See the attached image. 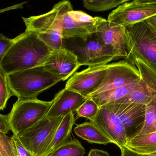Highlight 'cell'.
<instances>
[{
    "mask_svg": "<svg viewBox=\"0 0 156 156\" xmlns=\"http://www.w3.org/2000/svg\"><path fill=\"white\" fill-rule=\"evenodd\" d=\"M76 136L91 143L107 145L112 143L111 140L92 121L77 125L74 128Z\"/></svg>",
    "mask_w": 156,
    "mask_h": 156,
    "instance_id": "d6986e66",
    "label": "cell"
},
{
    "mask_svg": "<svg viewBox=\"0 0 156 156\" xmlns=\"http://www.w3.org/2000/svg\"><path fill=\"white\" fill-rule=\"evenodd\" d=\"M44 66L49 73L64 81L72 76L81 66L77 56L63 47L52 52Z\"/></svg>",
    "mask_w": 156,
    "mask_h": 156,
    "instance_id": "9a60e30c",
    "label": "cell"
},
{
    "mask_svg": "<svg viewBox=\"0 0 156 156\" xmlns=\"http://www.w3.org/2000/svg\"><path fill=\"white\" fill-rule=\"evenodd\" d=\"M139 81L88 98H92L100 107L126 96L137 86Z\"/></svg>",
    "mask_w": 156,
    "mask_h": 156,
    "instance_id": "44dd1931",
    "label": "cell"
},
{
    "mask_svg": "<svg viewBox=\"0 0 156 156\" xmlns=\"http://www.w3.org/2000/svg\"><path fill=\"white\" fill-rule=\"evenodd\" d=\"M75 123V119L74 112L64 116L51 143L42 156H49L55 150L69 140Z\"/></svg>",
    "mask_w": 156,
    "mask_h": 156,
    "instance_id": "ac0fdd59",
    "label": "cell"
},
{
    "mask_svg": "<svg viewBox=\"0 0 156 156\" xmlns=\"http://www.w3.org/2000/svg\"><path fill=\"white\" fill-rule=\"evenodd\" d=\"M127 62L135 65L139 71L138 85L126 96L109 104L134 103L146 105L156 97V69L140 57H133Z\"/></svg>",
    "mask_w": 156,
    "mask_h": 156,
    "instance_id": "ba28073f",
    "label": "cell"
},
{
    "mask_svg": "<svg viewBox=\"0 0 156 156\" xmlns=\"http://www.w3.org/2000/svg\"><path fill=\"white\" fill-rule=\"evenodd\" d=\"M147 20L153 28L156 29V15L148 19Z\"/></svg>",
    "mask_w": 156,
    "mask_h": 156,
    "instance_id": "d590c367",
    "label": "cell"
},
{
    "mask_svg": "<svg viewBox=\"0 0 156 156\" xmlns=\"http://www.w3.org/2000/svg\"><path fill=\"white\" fill-rule=\"evenodd\" d=\"M64 116L50 118L45 115L18 137L34 156H42Z\"/></svg>",
    "mask_w": 156,
    "mask_h": 156,
    "instance_id": "52a82bcc",
    "label": "cell"
},
{
    "mask_svg": "<svg viewBox=\"0 0 156 156\" xmlns=\"http://www.w3.org/2000/svg\"><path fill=\"white\" fill-rule=\"evenodd\" d=\"M94 123L119 148L126 147L128 142L125 128L116 115L106 105L99 107Z\"/></svg>",
    "mask_w": 156,
    "mask_h": 156,
    "instance_id": "4fadbf2b",
    "label": "cell"
},
{
    "mask_svg": "<svg viewBox=\"0 0 156 156\" xmlns=\"http://www.w3.org/2000/svg\"><path fill=\"white\" fill-rule=\"evenodd\" d=\"M25 3H20V4H18V5H14V6H12V7L3 9L1 10V12H4L7 11L9 10L14 9H22V8H23V4Z\"/></svg>",
    "mask_w": 156,
    "mask_h": 156,
    "instance_id": "836d02e7",
    "label": "cell"
},
{
    "mask_svg": "<svg viewBox=\"0 0 156 156\" xmlns=\"http://www.w3.org/2000/svg\"><path fill=\"white\" fill-rule=\"evenodd\" d=\"M126 147L140 154L156 153V131L134 138L127 142Z\"/></svg>",
    "mask_w": 156,
    "mask_h": 156,
    "instance_id": "ffe728a7",
    "label": "cell"
},
{
    "mask_svg": "<svg viewBox=\"0 0 156 156\" xmlns=\"http://www.w3.org/2000/svg\"><path fill=\"white\" fill-rule=\"evenodd\" d=\"M69 14L91 34L95 33L98 26L106 20L101 17H92L85 12L80 11H74L73 9L70 10Z\"/></svg>",
    "mask_w": 156,
    "mask_h": 156,
    "instance_id": "7402d4cb",
    "label": "cell"
},
{
    "mask_svg": "<svg viewBox=\"0 0 156 156\" xmlns=\"http://www.w3.org/2000/svg\"><path fill=\"white\" fill-rule=\"evenodd\" d=\"M151 102L146 105V115L143 127L139 133L135 137L148 135L156 131L154 113Z\"/></svg>",
    "mask_w": 156,
    "mask_h": 156,
    "instance_id": "484cf974",
    "label": "cell"
},
{
    "mask_svg": "<svg viewBox=\"0 0 156 156\" xmlns=\"http://www.w3.org/2000/svg\"><path fill=\"white\" fill-rule=\"evenodd\" d=\"M149 155L151 156H156V153H151V154H149Z\"/></svg>",
    "mask_w": 156,
    "mask_h": 156,
    "instance_id": "8d00e7d4",
    "label": "cell"
},
{
    "mask_svg": "<svg viewBox=\"0 0 156 156\" xmlns=\"http://www.w3.org/2000/svg\"><path fill=\"white\" fill-rule=\"evenodd\" d=\"M129 0H90L83 1V6L93 12H104L116 9Z\"/></svg>",
    "mask_w": 156,
    "mask_h": 156,
    "instance_id": "cb8c5ba5",
    "label": "cell"
},
{
    "mask_svg": "<svg viewBox=\"0 0 156 156\" xmlns=\"http://www.w3.org/2000/svg\"><path fill=\"white\" fill-rule=\"evenodd\" d=\"M109 64L88 66L81 72L75 73L66 82L65 88L87 98L101 83Z\"/></svg>",
    "mask_w": 156,
    "mask_h": 156,
    "instance_id": "7c38bea8",
    "label": "cell"
},
{
    "mask_svg": "<svg viewBox=\"0 0 156 156\" xmlns=\"http://www.w3.org/2000/svg\"><path fill=\"white\" fill-rule=\"evenodd\" d=\"M9 87L18 99H35L40 94L62 81L44 65L7 75Z\"/></svg>",
    "mask_w": 156,
    "mask_h": 156,
    "instance_id": "7a4b0ae2",
    "label": "cell"
},
{
    "mask_svg": "<svg viewBox=\"0 0 156 156\" xmlns=\"http://www.w3.org/2000/svg\"><path fill=\"white\" fill-rule=\"evenodd\" d=\"M12 96L8 84L7 75L0 69V110L6 108L8 100Z\"/></svg>",
    "mask_w": 156,
    "mask_h": 156,
    "instance_id": "4316f807",
    "label": "cell"
},
{
    "mask_svg": "<svg viewBox=\"0 0 156 156\" xmlns=\"http://www.w3.org/2000/svg\"><path fill=\"white\" fill-rule=\"evenodd\" d=\"M87 156H109L107 151L97 149H92L89 151Z\"/></svg>",
    "mask_w": 156,
    "mask_h": 156,
    "instance_id": "d6a6232c",
    "label": "cell"
},
{
    "mask_svg": "<svg viewBox=\"0 0 156 156\" xmlns=\"http://www.w3.org/2000/svg\"><path fill=\"white\" fill-rule=\"evenodd\" d=\"M128 55L125 60L140 57L156 69V29L147 21L126 28Z\"/></svg>",
    "mask_w": 156,
    "mask_h": 156,
    "instance_id": "3957f363",
    "label": "cell"
},
{
    "mask_svg": "<svg viewBox=\"0 0 156 156\" xmlns=\"http://www.w3.org/2000/svg\"><path fill=\"white\" fill-rule=\"evenodd\" d=\"M52 100L44 101L35 99H18L10 112L11 130L14 136L27 130L45 116Z\"/></svg>",
    "mask_w": 156,
    "mask_h": 156,
    "instance_id": "8992f818",
    "label": "cell"
},
{
    "mask_svg": "<svg viewBox=\"0 0 156 156\" xmlns=\"http://www.w3.org/2000/svg\"><path fill=\"white\" fill-rule=\"evenodd\" d=\"M0 156H18L12 136L2 133H0Z\"/></svg>",
    "mask_w": 156,
    "mask_h": 156,
    "instance_id": "83f0119b",
    "label": "cell"
},
{
    "mask_svg": "<svg viewBox=\"0 0 156 156\" xmlns=\"http://www.w3.org/2000/svg\"><path fill=\"white\" fill-rule=\"evenodd\" d=\"M14 42V39H10L5 35L0 34V59L4 56Z\"/></svg>",
    "mask_w": 156,
    "mask_h": 156,
    "instance_id": "f1b7e54d",
    "label": "cell"
},
{
    "mask_svg": "<svg viewBox=\"0 0 156 156\" xmlns=\"http://www.w3.org/2000/svg\"><path fill=\"white\" fill-rule=\"evenodd\" d=\"M155 15L156 0H129L110 12L107 20L126 27Z\"/></svg>",
    "mask_w": 156,
    "mask_h": 156,
    "instance_id": "9c48e42d",
    "label": "cell"
},
{
    "mask_svg": "<svg viewBox=\"0 0 156 156\" xmlns=\"http://www.w3.org/2000/svg\"><path fill=\"white\" fill-rule=\"evenodd\" d=\"M99 109V107L92 98H87L76 109V112L78 117L92 121L96 117Z\"/></svg>",
    "mask_w": 156,
    "mask_h": 156,
    "instance_id": "d4e9b609",
    "label": "cell"
},
{
    "mask_svg": "<svg viewBox=\"0 0 156 156\" xmlns=\"http://www.w3.org/2000/svg\"><path fill=\"white\" fill-rule=\"evenodd\" d=\"M87 99L78 93L65 87L55 95L46 116L56 118L76 112Z\"/></svg>",
    "mask_w": 156,
    "mask_h": 156,
    "instance_id": "2e32d148",
    "label": "cell"
},
{
    "mask_svg": "<svg viewBox=\"0 0 156 156\" xmlns=\"http://www.w3.org/2000/svg\"><path fill=\"white\" fill-rule=\"evenodd\" d=\"M11 130L10 114L0 115V133L7 134Z\"/></svg>",
    "mask_w": 156,
    "mask_h": 156,
    "instance_id": "4dcf8cb0",
    "label": "cell"
},
{
    "mask_svg": "<svg viewBox=\"0 0 156 156\" xmlns=\"http://www.w3.org/2000/svg\"><path fill=\"white\" fill-rule=\"evenodd\" d=\"M63 48L70 50L77 56L81 66L106 65L115 60L112 49L102 42L95 33L85 41L80 38L63 39Z\"/></svg>",
    "mask_w": 156,
    "mask_h": 156,
    "instance_id": "277c9868",
    "label": "cell"
},
{
    "mask_svg": "<svg viewBox=\"0 0 156 156\" xmlns=\"http://www.w3.org/2000/svg\"><path fill=\"white\" fill-rule=\"evenodd\" d=\"M55 5L61 17L63 39L80 38L85 41L92 35L69 15V11L73 9L70 1H63Z\"/></svg>",
    "mask_w": 156,
    "mask_h": 156,
    "instance_id": "e0dca14e",
    "label": "cell"
},
{
    "mask_svg": "<svg viewBox=\"0 0 156 156\" xmlns=\"http://www.w3.org/2000/svg\"><path fill=\"white\" fill-rule=\"evenodd\" d=\"M112 110L124 126L128 142L140 132L144 125L146 105L134 104H108L105 105Z\"/></svg>",
    "mask_w": 156,
    "mask_h": 156,
    "instance_id": "8fae6325",
    "label": "cell"
},
{
    "mask_svg": "<svg viewBox=\"0 0 156 156\" xmlns=\"http://www.w3.org/2000/svg\"><path fill=\"white\" fill-rule=\"evenodd\" d=\"M120 150L121 151L120 156H151L149 154H140V153L135 152L126 147L120 149Z\"/></svg>",
    "mask_w": 156,
    "mask_h": 156,
    "instance_id": "1f68e13d",
    "label": "cell"
},
{
    "mask_svg": "<svg viewBox=\"0 0 156 156\" xmlns=\"http://www.w3.org/2000/svg\"><path fill=\"white\" fill-rule=\"evenodd\" d=\"M12 137L15 143L18 156H34L23 145L18 136L13 135L12 136Z\"/></svg>",
    "mask_w": 156,
    "mask_h": 156,
    "instance_id": "f546056e",
    "label": "cell"
},
{
    "mask_svg": "<svg viewBox=\"0 0 156 156\" xmlns=\"http://www.w3.org/2000/svg\"><path fill=\"white\" fill-rule=\"evenodd\" d=\"M85 149L76 139H71L55 150L48 156H84Z\"/></svg>",
    "mask_w": 156,
    "mask_h": 156,
    "instance_id": "603a6c76",
    "label": "cell"
},
{
    "mask_svg": "<svg viewBox=\"0 0 156 156\" xmlns=\"http://www.w3.org/2000/svg\"><path fill=\"white\" fill-rule=\"evenodd\" d=\"M126 28L108 20L97 28L96 35L104 44L112 49L115 60L125 59L128 55Z\"/></svg>",
    "mask_w": 156,
    "mask_h": 156,
    "instance_id": "5bb4252c",
    "label": "cell"
},
{
    "mask_svg": "<svg viewBox=\"0 0 156 156\" xmlns=\"http://www.w3.org/2000/svg\"><path fill=\"white\" fill-rule=\"evenodd\" d=\"M140 77L139 71L133 64L125 60L111 63L101 83L87 98L139 82Z\"/></svg>",
    "mask_w": 156,
    "mask_h": 156,
    "instance_id": "30bf717a",
    "label": "cell"
},
{
    "mask_svg": "<svg viewBox=\"0 0 156 156\" xmlns=\"http://www.w3.org/2000/svg\"><path fill=\"white\" fill-rule=\"evenodd\" d=\"M22 19L26 26L25 31L36 34L52 52L63 48L61 17L55 5L45 14Z\"/></svg>",
    "mask_w": 156,
    "mask_h": 156,
    "instance_id": "5b68a950",
    "label": "cell"
},
{
    "mask_svg": "<svg viewBox=\"0 0 156 156\" xmlns=\"http://www.w3.org/2000/svg\"><path fill=\"white\" fill-rule=\"evenodd\" d=\"M151 105H152V108H153V113H154V118H155V124H156V97L154 98L151 102Z\"/></svg>",
    "mask_w": 156,
    "mask_h": 156,
    "instance_id": "e575fe53",
    "label": "cell"
},
{
    "mask_svg": "<svg viewBox=\"0 0 156 156\" xmlns=\"http://www.w3.org/2000/svg\"><path fill=\"white\" fill-rule=\"evenodd\" d=\"M51 53L36 34L25 31L0 59V69L8 75L44 65Z\"/></svg>",
    "mask_w": 156,
    "mask_h": 156,
    "instance_id": "6da1fadb",
    "label": "cell"
}]
</instances>
